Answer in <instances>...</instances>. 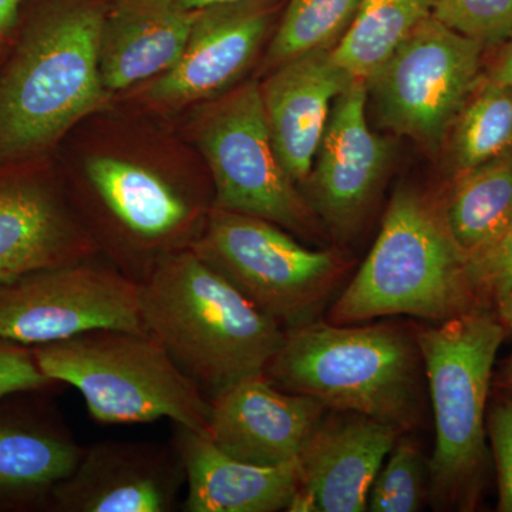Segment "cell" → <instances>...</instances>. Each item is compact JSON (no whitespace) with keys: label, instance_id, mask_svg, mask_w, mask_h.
<instances>
[{"label":"cell","instance_id":"obj_21","mask_svg":"<svg viewBox=\"0 0 512 512\" xmlns=\"http://www.w3.org/2000/svg\"><path fill=\"white\" fill-rule=\"evenodd\" d=\"M174 426L173 446L185 471L184 511H288L298 490V461L255 466L228 456L207 433Z\"/></svg>","mask_w":512,"mask_h":512},{"label":"cell","instance_id":"obj_5","mask_svg":"<svg viewBox=\"0 0 512 512\" xmlns=\"http://www.w3.org/2000/svg\"><path fill=\"white\" fill-rule=\"evenodd\" d=\"M505 333L497 313L481 308L416 333L436 426L430 498L440 510H473L480 497L488 394Z\"/></svg>","mask_w":512,"mask_h":512},{"label":"cell","instance_id":"obj_6","mask_svg":"<svg viewBox=\"0 0 512 512\" xmlns=\"http://www.w3.org/2000/svg\"><path fill=\"white\" fill-rule=\"evenodd\" d=\"M30 349L40 372L79 390L99 423L168 419L207 433L211 400L148 332L90 330Z\"/></svg>","mask_w":512,"mask_h":512},{"label":"cell","instance_id":"obj_4","mask_svg":"<svg viewBox=\"0 0 512 512\" xmlns=\"http://www.w3.org/2000/svg\"><path fill=\"white\" fill-rule=\"evenodd\" d=\"M481 308L446 215L409 188L394 192L366 261L329 312L328 322L357 325L410 315L443 322Z\"/></svg>","mask_w":512,"mask_h":512},{"label":"cell","instance_id":"obj_16","mask_svg":"<svg viewBox=\"0 0 512 512\" xmlns=\"http://www.w3.org/2000/svg\"><path fill=\"white\" fill-rule=\"evenodd\" d=\"M402 431L353 412L323 417L298 460L288 511H367L370 488Z\"/></svg>","mask_w":512,"mask_h":512},{"label":"cell","instance_id":"obj_17","mask_svg":"<svg viewBox=\"0 0 512 512\" xmlns=\"http://www.w3.org/2000/svg\"><path fill=\"white\" fill-rule=\"evenodd\" d=\"M366 104L365 80H353L336 97L308 177L306 201L340 234L362 220L389 157V144L367 123Z\"/></svg>","mask_w":512,"mask_h":512},{"label":"cell","instance_id":"obj_10","mask_svg":"<svg viewBox=\"0 0 512 512\" xmlns=\"http://www.w3.org/2000/svg\"><path fill=\"white\" fill-rule=\"evenodd\" d=\"M99 329L147 332L140 284L114 265L86 258L0 282V339L35 348Z\"/></svg>","mask_w":512,"mask_h":512},{"label":"cell","instance_id":"obj_23","mask_svg":"<svg viewBox=\"0 0 512 512\" xmlns=\"http://www.w3.org/2000/svg\"><path fill=\"white\" fill-rule=\"evenodd\" d=\"M433 8L434 0H362L345 35L330 49L333 62L366 82L433 16Z\"/></svg>","mask_w":512,"mask_h":512},{"label":"cell","instance_id":"obj_19","mask_svg":"<svg viewBox=\"0 0 512 512\" xmlns=\"http://www.w3.org/2000/svg\"><path fill=\"white\" fill-rule=\"evenodd\" d=\"M330 49L293 57L259 84L272 143L295 184L311 175L333 103L356 80L333 62Z\"/></svg>","mask_w":512,"mask_h":512},{"label":"cell","instance_id":"obj_36","mask_svg":"<svg viewBox=\"0 0 512 512\" xmlns=\"http://www.w3.org/2000/svg\"><path fill=\"white\" fill-rule=\"evenodd\" d=\"M10 47H0V70H2L3 63H5L6 57H8Z\"/></svg>","mask_w":512,"mask_h":512},{"label":"cell","instance_id":"obj_34","mask_svg":"<svg viewBox=\"0 0 512 512\" xmlns=\"http://www.w3.org/2000/svg\"><path fill=\"white\" fill-rule=\"evenodd\" d=\"M185 8L190 10H201L210 6L222 5V3L241 2V0H180Z\"/></svg>","mask_w":512,"mask_h":512},{"label":"cell","instance_id":"obj_15","mask_svg":"<svg viewBox=\"0 0 512 512\" xmlns=\"http://www.w3.org/2000/svg\"><path fill=\"white\" fill-rule=\"evenodd\" d=\"M276 0H241L197 10L177 63L148 87V99L174 107L211 99L237 82L271 29Z\"/></svg>","mask_w":512,"mask_h":512},{"label":"cell","instance_id":"obj_35","mask_svg":"<svg viewBox=\"0 0 512 512\" xmlns=\"http://www.w3.org/2000/svg\"><path fill=\"white\" fill-rule=\"evenodd\" d=\"M505 386L510 390L512 394V355L510 356V360H508L507 367H505V377H504Z\"/></svg>","mask_w":512,"mask_h":512},{"label":"cell","instance_id":"obj_24","mask_svg":"<svg viewBox=\"0 0 512 512\" xmlns=\"http://www.w3.org/2000/svg\"><path fill=\"white\" fill-rule=\"evenodd\" d=\"M512 148V86L488 80L457 117L454 163L460 173Z\"/></svg>","mask_w":512,"mask_h":512},{"label":"cell","instance_id":"obj_1","mask_svg":"<svg viewBox=\"0 0 512 512\" xmlns=\"http://www.w3.org/2000/svg\"><path fill=\"white\" fill-rule=\"evenodd\" d=\"M106 9L94 0H28L0 70V167L45 161L74 124L106 106Z\"/></svg>","mask_w":512,"mask_h":512},{"label":"cell","instance_id":"obj_29","mask_svg":"<svg viewBox=\"0 0 512 512\" xmlns=\"http://www.w3.org/2000/svg\"><path fill=\"white\" fill-rule=\"evenodd\" d=\"M487 433L497 467L498 508L512 512V399L503 397L488 414Z\"/></svg>","mask_w":512,"mask_h":512},{"label":"cell","instance_id":"obj_27","mask_svg":"<svg viewBox=\"0 0 512 512\" xmlns=\"http://www.w3.org/2000/svg\"><path fill=\"white\" fill-rule=\"evenodd\" d=\"M433 18L483 47L512 37V0H434Z\"/></svg>","mask_w":512,"mask_h":512},{"label":"cell","instance_id":"obj_12","mask_svg":"<svg viewBox=\"0 0 512 512\" xmlns=\"http://www.w3.org/2000/svg\"><path fill=\"white\" fill-rule=\"evenodd\" d=\"M185 488L173 443L106 440L84 447L46 512H171Z\"/></svg>","mask_w":512,"mask_h":512},{"label":"cell","instance_id":"obj_26","mask_svg":"<svg viewBox=\"0 0 512 512\" xmlns=\"http://www.w3.org/2000/svg\"><path fill=\"white\" fill-rule=\"evenodd\" d=\"M429 498L430 461L413 441H396L370 488L367 511L416 512Z\"/></svg>","mask_w":512,"mask_h":512},{"label":"cell","instance_id":"obj_22","mask_svg":"<svg viewBox=\"0 0 512 512\" xmlns=\"http://www.w3.org/2000/svg\"><path fill=\"white\" fill-rule=\"evenodd\" d=\"M444 215L467 258L500 237L512 222V148L460 173Z\"/></svg>","mask_w":512,"mask_h":512},{"label":"cell","instance_id":"obj_18","mask_svg":"<svg viewBox=\"0 0 512 512\" xmlns=\"http://www.w3.org/2000/svg\"><path fill=\"white\" fill-rule=\"evenodd\" d=\"M319 400L278 389L264 376L211 399L207 434L228 456L255 466L295 463L326 414Z\"/></svg>","mask_w":512,"mask_h":512},{"label":"cell","instance_id":"obj_25","mask_svg":"<svg viewBox=\"0 0 512 512\" xmlns=\"http://www.w3.org/2000/svg\"><path fill=\"white\" fill-rule=\"evenodd\" d=\"M362 0H288L269 45V66L276 67L313 50L330 49L345 35Z\"/></svg>","mask_w":512,"mask_h":512},{"label":"cell","instance_id":"obj_3","mask_svg":"<svg viewBox=\"0 0 512 512\" xmlns=\"http://www.w3.org/2000/svg\"><path fill=\"white\" fill-rule=\"evenodd\" d=\"M421 370L419 343L407 329L313 319L285 329L264 377L328 410L363 414L403 433L423 417Z\"/></svg>","mask_w":512,"mask_h":512},{"label":"cell","instance_id":"obj_32","mask_svg":"<svg viewBox=\"0 0 512 512\" xmlns=\"http://www.w3.org/2000/svg\"><path fill=\"white\" fill-rule=\"evenodd\" d=\"M488 80L512 86V37L505 45V50L501 53L498 62L495 63L494 69L491 70L490 79Z\"/></svg>","mask_w":512,"mask_h":512},{"label":"cell","instance_id":"obj_7","mask_svg":"<svg viewBox=\"0 0 512 512\" xmlns=\"http://www.w3.org/2000/svg\"><path fill=\"white\" fill-rule=\"evenodd\" d=\"M191 249L284 329L316 319L345 272L338 256L274 222L214 207Z\"/></svg>","mask_w":512,"mask_h":512},{"label":"cell","instance_id":"obj_9","mask_svg":"<svg viewBox=\"0 0 512 512\" xmlns=\"http://www.w3.org/2000/svg\"><path fill=\"white\" fill-rule=\"evenodd\" d=\"M197 143L214 183L212 207L311 234L315 212L276 154L258 82L242 84L207 107Z\"/></svg>","mask_w":512,"mask_h":512},{"label":"cell","instance_id":"obj_28","mask_svg":"<svg viewBox=\"0 0 512 512\" xmlns=\"http://www.w3.org/2000/svg\"><path fill=\"white\" fill-rule=\"evenodd\" d=\"M467 272L478 305H498L512 289V222L490 245L467 258Z\"/></svg>","mask_w":512,"mask_h":512},{"label":"cell","instance_id":"obj_31","mask_svg":"<svg viewBox=\"0 0 512 512\" xmlns=\"http://www.w3.org/2000/svg\"><path fill=\"white\" fill-rule=\"evenodd\" d=\"M28 0H0V47H12Z\"/></svg>","mask_w":512,"mask_h":512},{"label":"cell","instance_id":"obj_30","mask_svg":"<svg viewBox=\"0 0 512 512\" xmlns=\"http://www.w3.org/2000/svg\"><path fill=\"white\" fill-rule=\"evenodd\" d=\"M37 366L32 349L0 339V397L23 390L57 389Z\"/></svg>","mask_w":512,"mask_h":512},{"label":"cell","instance_id":"obj_2","mask_svg":"<svg viewBox=\"0 0 512 512\" xmlns=\"http://www.w3.org/2000/svg\"><path fill=\"white\" fill-rule=\"evenodd\" d=\"M140 309L147 332L210 400L264 376L284 342L285 329L191 248L141 282Z\"/></svg>","mask_w":512,"mask_h":512},{"label":"cell","instance_id":"obj_8","mask_svg":"<svg viewBox=\"0 0 512 512\" xmlns=\"http://www.w3.org/2000/svg\"><path fill=\"white\" fill-rule=\"evenodd\" d=\"M84 175L100 244L111 265L137 284L168 255L192 247L212 208L157 171L121 158L90 157Z\"/></svg>","mask_w":512,"mask_h":512},{"label":"cell","instance_id":"obj_14","mask_svg":"<svg viewBox=\"0 0 512 512\" xmlns=\"http://www.w3.org/2000/svg\"><path fill=\"white\" fill-rule=\"evenodd\" d=\"M56 389L0 397V512H46L84 447L50 396Z\"/></svg>","mask_w":512,"mask_h":512},{"label":"cell","instance_id":"obj_33","mask_svg":"<svg viewBox=\"0 0 512 512\" xmlns=\"http://www.w3.org/2000/svg\"><path fill=\"white\" fill-rule=\"evenodd\" d=\"M495 308H497L498 318L503 322L505 328L512 330V289Z\"/></svg>","mask_w":512,"mask_h":512},{"label":"cell","instance_id":"obj_13","mask_svg":"<svg viewBox=\"0 0 512 512\" xmlns=\"http://www.w3.org/2000/svg\"><path fill=\"white\" fill-rule=\"evenodd\" d=\"M96 252L43 161L0 167V282Z\"/></svg>","mask_w":512,"mask_h":512},{"label":"cell","instance_id":"obj_20","mask_svg":"<svg viewBox=\"0 0 512 512\" xmlns=\"http://www.w3.org/2000/svg\"><path fill=\"white\" fill-rule=\"evenodd\" d=\"M197 10L180 0H114L101 25L99 64L107 92L156 79L180 59Z\"/></svg>","mask_w":512,"mask_h":512},{"label":"cell","instance_id":"obj_11","mask_svg":"<svg viewBox=\"0 0 512 512\" xmlns=\"http://www.w3.org/2000/svg\"><path fill=\"white\" fill-rule=\"evenodd\" d=\"M483 49L433 16L424 20L366 80L380 123L437 146L476 87Z\"/></svg>","mask_w":512,"mask_h":512}]
</instances>
